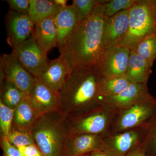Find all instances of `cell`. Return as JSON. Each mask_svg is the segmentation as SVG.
I'll list each match as a JSON object with an SVG mask.
<instances>
[{
  "label": "cell",
  "mask_w": 156,
  "mask_h": 156,
  "mask_svg": "<svg viewBox=\"0 0 156 156\" xmlns=\"http://www.w3.org/2000/svg\"><path fill=\"white\" fill-rule=\"evenodd\" d=\"M102 0L92 13L78 22L61 53L71 73L97 66L105 50L104 28L106 17Z\"/></svg>",
  "instance_id": "1"
},
{
  "label": "cell",
  "mask_w": 156,
  "mask_h": 156,
  "mask_svg": "<svg viewBox=\"0 0 156 156\" xmlns=\"http://www.w3.org/2000/svg\"><path fill=\"white\" fill-rule=\"evenodd\" d=\"M101 76L97 66L74 71L58 92L59 111L68 121L77 119L103 107Z\"/></svg>",
  "instance_id": "2"
},
{
  "label": "cell",
  "mask_w": 156,
  "mask_h": 156,
  "mask_svg": "<svg viewBox=\"0 0 156 156\" xmlns=\"http://www.w3.org/2000/svg\"><path fill=\"white\" fill-rule=\"evenodd\" d=\"M31 132L36 145L45 156H62L69 136V125L59 111L41 115Z\"/></svg>",
  "instance_id": "3"
},
{
  "label": "cell",
  "mask_w": 156,
  "mask_h": 156,
  "mask_svg": "<svg viewBox=\"0 0 156 156\" xmlns=\"http://www.w3.org/2000/svg\"><path fill=\"white\" fill-rule=\"evenodd\" d=\"M156 35V0H136L129 10L128 28L119 44L134 50L143 40Z\"/></svg>",
  "instance_id": "4"
},
{
  "label": "cell",
  "mask_w": 156,
  "mask_h": 156,
  "mask_svg": "<svg viewBox=\"0 0 156 156\" xmlns=\"http://www.w3.org/2000/svg\"><path fill=\"white\" fill-rule=\"evenodd\" d=\"M155 120L156 98L148 92L131 105L116 111L108 135L149 127Z\"/></svg>",
  "instance_id": "5"
},
{
  "label": "cell",
  "mask_w": 156,
  "mask_h": 156,
  "mask_svg": "<svg viewBox=\"0 0 156 156\" xmlns=\"http://www.w3.org/2000/svg\"><path fill=\"white\" fill-rule=\"evenodd\" d=\"M116 111L114 109L103 106L97 111L77 119L69 121V136L82 134L108 135Z\"/></svg>",
  "instance_id": "6"
},
{
  "label": "cell",
  "mask_w": 156,
  "mask_h": 156,
  "mask_svg": "<svg viewBox=\"0 0 156 156\" xmlns=\"http://www.w3.org/2000/svg\"><path fill=\"white\" fill-rule=\"evenodd\" d=\"M0 62L1 83L5 79L29 96L34 85L35 77L23 66L12 53L2 54Z\"/></svg>",
  "instance_id": "7"
},
{
  "label": "cell",
  "mask_w": 156,
  "mask_h": 156,
  "mask_svg": "<svg viewBox=\"0 0 156 156\" xmlns=\"http://www.w3.org/2000/svg\"><path fill=\"white\" fill-rule=\"evenodd\" d=\"M149 127L129 129L104 136L105 150L112 156H126L136 146L141 143Z\"/></svg>",
  "instance_id": "8"
},
{
  "label": "cell",
  "mask_w": 156,
  "mask_h": 156,
  "mask_svg": "<svg viewBox=\"0 0 156 156\" xmlns=\"http://www.w3.org/2000/svg\"><path fill=\"white\" fill-rule=\"evenodd\" d=\"M12 53L35 77L43 72L49 65L48 56L39 48L34 37L12 49Z\"/></svg>",
  "instance_id": "9"
},
{
  "label": "cell",
  "mask_w": 156,
  "mask_h": 156,
  "mask_svg": "<svg viewBox=\"0 0 156 156\" xmlns=\"http://www.w3.org/2000/svg\"><path fill=\"white\" fill-rule=\"evenodd\" d=\"M130 51L121 45L105 49L97 66L101 77L125 76Z\"/></svg>",
  "instance_id": "10"
},
{
  "label": "cell",
  "mask_w": 156,
  "mask_h": 156,
  "mask_svg": "<svg viewBox=\"0 0 156 156\" xmlns=\"http://www.w3.org/2000/svg\"><path fill=\"white\" fill-rule=\"evenodd\" d=\"M8 44L16 48L34 37L35 23L28 14H21L10 11L7 15Z\"/></svg>",
  "instance_id": "11"
},
{
  "label": "cell",
  "mask_w": 156,
  "mask_h": 156,
  "mask_svg": "<svg viewBox=\"0 0 156 156\" xmlns=\"http://www.w3.org/2000/svg\"><path fill=\"white\" fill-rule=\"evenodd\" d=\"M104 135L82 134L69 136L65 145L62 156H82L104 151Z\"/></svg>",
  "instance_id": "12"
},
{
  "label": "cell",
  "mask_w": 156,
  "mask_h": 156,
  "mask_svg": "<svg viewBox=\"0 0 156 156\" xmlns=\"http://www.w3.org/2000/svg\"><path fill=\"white\" fill-rule=\"evenodd\" d=\"M29 97L33 106L40 115L59 111L58 93L53 91L37 77Z\"/></svg>",
  "instance_id": "13"
},
{
  "label": "cell",
  "mask_w": 156,
  "mask_h": 156,
  "mask_svg": "<svg viewBox=\"0 0 156 156\" xmlns=\"http://www.w3.org/2000/svg\"><path fill=\"white\" fill-rule=\"evenodd\" d=\"M130 9L123 10L106 18L104 28L105 49L119 44L128 28Z\"/></svg>",
  "instance_id": "14"
},
{
  "label": "cell",
  "mask_w": 156,
  "mask_h": 156,
  "mask_svg": "<svg viewBox=\"0 0 156 156\" xmlns=\"http://www.w3.org/2000/svg\"><path fill=\"white\" fill-rule=\"evenodd\" d=\"M71 73L70 70L60 55L49 62L48 67L37 77L58 93Z\"/></svg>",
  "instance_id": "15"
},
{
  "label": "cell",
  "mask_w": 156,
  "mask_h": 156,
  "mask_svg": "<svg viewBox=\"0 0 156 156\" xmlns=\"http://www.w3.org/2000/svg\"><path fill=\"white\" fill-rule=\"evenodd\" d=\"M54 21L57 31V45L61 52L66 41L77 24V11L74 5L63 7L55 16Z\"/></svg>",
  "instance_id": "16"
},
{
  "label": "cell",
  "mask_w": 156,
  "mask_h": 156,
  "mask_svg": "<svg viewBox=\"0 0 156 156\" xmlns=\"http://www.w3.org/2000/svg\"><path fill=\"white\" fill-rule=\"evenodd\" d=\"M147 84L131 83L123 92L118 95L103 98V106L116 111L125 108L134 103L148 93Z\"/></svg>",
  "instance_id": "17"
},
{
  "label": "cell",
  "mask_w": 156,
  "mask_h": 156,
  "mask_svg": "<svg viewBox=\"0 0 156 156\" xmlns=\"http://www.w3.org/2000/svg\"><path fill=\"white\" fill-rule=\"evenodd\" d=\"M34 38L39 48L46 55L57 45V31L54 16L35 23Z\"/></svg>",
  "instance_id": "18"
},
{
  "label": "cell",
  "mask_w": 156,
  "mask_h": 156,
  "mask_svg": "<svg viewBox=\"0 0 156 156\" xmlns=\"http://www.w3.org/2000/svg\"><path fill=\"white\" fill-rule=\"evenodd\" d=\"M152 66L145 58L131 50L125 76L131 83L147 84Z\"/></svg>",
  "instance_id": "19"
},
{
  "label": "cell",
  "mask_w": 156,
  "mask_h": 156,
  "mask_svg": "<svg viewBox=\"0 0 156 156\" xmlns=\"http://www.w3.org/2000/svg\"><path fill=\"white\" fill-rule=\"evenodd\" d=\"M41 115L33 106L28 95H26L14 110L12 126L19 129L31 131Z\"/></svg>",
  "instance_id": "20"
},
{
  "label": "cell",
  "mask_w": 156,
  "mask_h": 156,
  "mask_svg": "<svg viewBox=\"0 0 156 156\" xmlns=\"http://www.w3.org/2000/svg\"><path fill=\"white\" fill-rule=\"evenodd\" d=\"M62 8L54 1L30 0L29 16L36 23L46 18L55 16Z\"/></svg>",
  "instance_id": "21"
},
{
  "label": "cell",
  "mask_w": 156,
  "mask_h": 156,
  "mask_svg": "<svg viewBox=\"0 0 156 156\" xmlns=\"http://www.w3.org/2000/svg\"><path fill=\"white\" fill-rule=\"evenodd\" d=\"M27 95L10 81L4 79L1 83V100L4 104L15 110Z\"/></svg>",
  "instance_id": "22"
},
{
  "label": "cell",
  "mask_w": 156,
  "mask_h": 156,
  "mask_svg": "<svg viewBox=\"0 0 156 156\" xmlns=\"http://www.w3.org/2000/svg\"><path fill=\"white\" fill-rule=\"evenodd\" d=\"M131 83L126 76L102 77L100 82V90L103 98L114 96L127 89Z\"/></svg>",
  "instance_id": "23"
},
{
  "label": "cell",
  "mask_w": 156,
  "mask_h": 156,
  "mask_svg": "<svg viewBox=\"0 0 156 156\" xmlns=\"http://www.w3.org/2000/svg\"><path fill=\"white\" fill-rule=\"evenodd\" d=\"M133 50L153 65L156 60V35L146 38Z\"/></svg>",
  "instance_id": "24"
},
{
  "label": "cell",
  "mask_w": 156,
  "mask_h": 156,
  "mask_svg": "<svg viewBox=\"0 0 156 156\" xmlns=\"http://www.w3.org/2000/svg\"><path fill=\"white\" fill-rule=\"evenodd\" d=\"M7 138L11 144L17 147L36 145L31 131L19 129L13 126Z\"/></svg>",
  "instance_id": "25"
},
{
  "label": "cell",
  "mask_w": 156,
  "mask_h": 156,
  "mask_svg": "<svg viewBox=\"0 0 156 156\" xmlns=\"http://www.w3.org/2000/svg\"><path fill=\"white\" fill-rule=\"evenodd\" d=\"M14 110L0 101V128L2 136L7 137L11 131L14 119Z\"/></svg>",
  "instance_id": "26"
},
{
  "label": "cell",
  "mask_w": 156,
  "mask_h": 156,
  "mask_svg": "<svg viewBox=\"0 0 156 156\" xmlns=\"http://www.w3.org/2000/svg\"><path fill=\"white\" fill-rule=\"evenodd\" d=\"M136 0H105L103 3L106 18L123 10L130 9Z\"/></svg>",
  "instance_id": "27"
},
{
  "label": "cell",
  "mask_w": 156,
  "mask_h": 156,
  "mask_svg": "<svg viewBox=\"0 0 156 156\" xmlns=\"http://www.w3.org/2000/svg\"><path fill=\"white\" fill-rule=\"evenodd\" d=\"M147 156H156V120L148 128L144 139L140 144Z\"/></svg>",
  "instance_id": "28"
},
{
  "label": "cell",
  "mask_w": 156,
  "mask_h": 156,
  "mask_svg": "<svg viewBox=\"0 0 156 156\" xmlns=\"http://www.w3.org/2000/svg\"><path fill=\"white\" fill-rule=\"evenodd\" d=\"M102 0H73V5L77 11L78 22L88 17Z\"/></svg>",
  "instance_id": "29"
},
{
  "label": "cell",
  "mask_w": 156,
  "mask_h": 156,
  "mask_svg": "<svg viewBox=\"0 0 156 156\" xmlns=\"http://www.w3.org/2000/svg\"><path fill=\"white\" fill-rule=\"evenodd\" d=\"M10 11L21 14H28L30 7V0H9Z\"/></svg>",
  "instance_id": "30"
},
{
  "label": "cell",
  "mask_w": 156,
  "mask_h": 156,
  "mask_svg": "<svg viewBox=\"0 0 156 156\" xmlns=\"http://www.w3.org/2000/svg\"><path fill=\"white\" fill-rule=\"evenodd\" d=\"M1 146L4 156H22L18 148L11 144L5 136H1Z\"/></svg>",
  "instance_id": "31"
},
{
  "label": "cell",
  "mask_w": 156,
  "mask_h": 156,
  "mask_svg": "<svg viewBox=\"0 0 156 156\" xmlns=\"http://www.w3.org/2000/svg\"><path fill=\"white\" fill-rule=\"evenodd\" d=\"M22 156H45L36 145H30L18 147Z\"/></svg>",
  "instance_id": "32"
},
{
  "label": "cell",
  "mask_w": 156,
  "mask_h": 156,
  "mask_svg": "<svg viewBox=\"0 0 156 156\" xmlns=\"http://www.w3.org/2000/svg\"><path fill=\"white\" fill-rule=\"evenodd\" d=\"M140 144L133 148L126 156H147L142 149Z\"/></svg>",
  "instance_id": "33"
},
{
  "label": "cell",
  "mask_w": 156,
  "mask_h": 156,
  "mask_svg": "<svg viewBox=\"0 0 156 156\" xmlns=\"http://www.w3.org/2000/svg\"><path fill=\"white\" fill-rule=\"evenodd\" d=\"M91 156H112L104 151H98L90 154Z\"/></svg>",
  "instance_id": "34"
},
{
  "label": "cell",
  "mask_w": 156,
  "mask_h": 156,
  "mask_svg": "<svg viewBox=\"0 0 156 156\" xmlns=\"http://www.w3.org/2000/svg\"><path fill=\"white\" fill-rule=\"evenodd\" d=\"M54 2L59 5L64 7L66 6V4L67 1H66V0H54Z\"/></svg>",
  "instance_id": "35"
},
{
  "label": "cell",
  "mask_w": 156,
  "mask_h": 156,
  "mask_svg": "<svg viewBox=\"0 0 156 156\" xmlns=\"http://www.w3.org/2000/svg\"><path fill=\"white\" fill-rule=\"evenodd\" d=\"M82 156H91L90 155V154H88L85 155H83Z\"/></svg>",
  "instance_id": "36"
}]
</instances>
